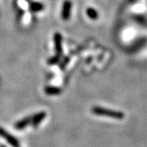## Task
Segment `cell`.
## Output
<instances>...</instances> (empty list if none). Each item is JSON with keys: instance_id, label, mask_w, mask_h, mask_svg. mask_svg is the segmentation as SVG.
<instances>
[{"instance_id": "1", "label": "cell", "mask_w": 147, "mask_h": 147, "mask_svg": "<svg viewBox=\"0 0 147 147\" xmlns=\"http://www.w3.org/2000/svg\"><path fill=\"white\" fill-rule=\"evenodd\" d=\"M92 112L96 115L108 116L112 119H119V120L124 118V114L121 111L110 110V109H106L104 107H99V106H94L92 109Z\"/></svg>"}, {"instance_id": "2", "label": "cell", "mask_w": 147, "mask_h": 147, "mask_svg": "<svg viewBox=\"0 0 147 147\" xmlns=\"http://www.w3.org/2000/svg\"><path fill=\"white\" fill-rule=\"evenodd\" d=\"M0 136H2L3 138H5L6 140L9 142L12 146H19V144H18L17 140H16L11 135H9V133H7V132L4 129H3V128H0Z\"/></svg>"}, {"instance_id": "3", "label": "cell", "mask_w": 147, "mask_h": 147, "mask_svg": "<svg viewBox=\"0 0 147 147\" xmlns=\"http://www.w3.org/2000/svg\"><path fill=\"white\" fill-rule=\"evenodd\" d=\"M32 121V117H27L26 119H21L20 120L18 123H16V125H15V127H16V129H19V130H21V129H23V128H25L27 125H29L30 124V123Z\"/></svg>"}, {"instance_id": "4", "label": "cell", "mask_w": 147, "mask_h": 147, "mask_svg": "<svg viewBox=\"0 0 147 147\" xmlns=\"http://www.w3.org/2000/svg\"><path fill=\"white\" fill-rule=\"evenodd\" d=\"M45 115H46V114L44 112H41V113L38 114L37 115L34 116V118L32 117V123H33V124L34 126H37L44 119Z\"/></svg>"}]
</instances>
